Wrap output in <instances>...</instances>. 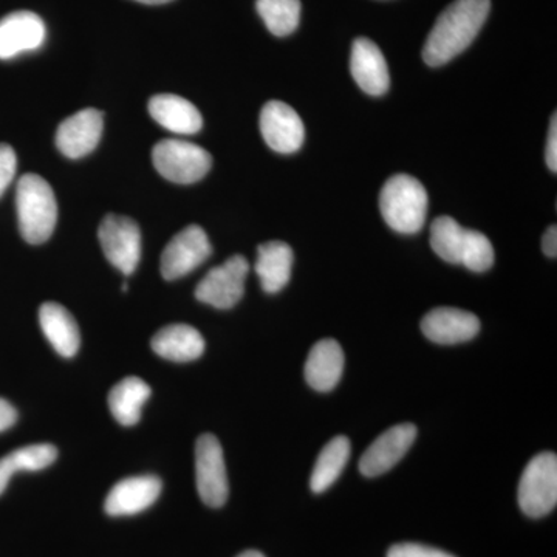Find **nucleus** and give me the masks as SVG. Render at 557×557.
Here are the masks:
<instances>
[{
  "instance_id": "obj_1",
  "label": "nucleus",
  "mask_w": 557,
  "mask_h": 557,
  "mask_svg": "<svg viewBox=\"0 0 557 557\" xmlns=\"http://www.w3.org/2000/svg\"><path fill=\"white\" fill-rule=\"evenodd\" d=\"M491 0H456L429 33L423 60L431 67L448 64L471 46L485 24Z\"/></svg>"
},
{
  "instance_id": "obj_2",
  "label": "nucleus",
  "mask_w": 557,
  "mask_h": 557,
  "mask_svg": "<svg viewBox=\"0 0 557 557\" xmlns=\"http://www.w3.org/2000/svg\"><path fill=\"white\" fill-rule=\"evenodd\" d=\"M431 247L445 262L463 265L474 273L493 267L494 248L485 234L463 228L457 220L443 215L431 225Z\"/></svg>"
},
{
  "instance_id": "obj_3",
  "label": "nucleus",
  "mask_w": 557,
  "mask_h": 557,
  "mask_svg": "<svg viewBox=\"0 0 557 557\" xmlns=\"http://www.w3.org/2000/svg\"><path fill=\"white\" fill-rule=\"evenodd\" d=\"M17 219L25 242L40 245L50 239L58 222V203L47 180L25 174L17 183Z\"/></svg>"
},
{
  "instance_id": "obj_4",
  "label": "nucleus",
  "mask_w": 557,
  "mask_h": 557,
  "mask_svg": "<svg viewBox=\"0 0 557 557\" xmlns=\"http://www.w3.org/2000/svg\"><path fill=\"white\" fill-rule=\"evenodd\" d=\"M428 207L426 189L412 175H394L381 189V214L387 225L399 234L420 233L426 223Z\"/></svg>"
},
{
  "instance_id": "obj_5",
  "label": "nucleus",
  "mask_w": 557,
  "mask_h": 557,
  "mask_svg": "<svg viewBox=\"0 0 557 557\" xmlns=\"http://www.w3.org/2000/svg\"><path fill=\"white\" fill-rule=\"evenodd\" d=\"M518 498L520 509L528 518L549 515L557 504V457L542 453L531 458L520 479Z\"/></svg>"
},
{
  "instance_id": "obj_6",
  "label": "nucleus",
  "mask_w": 557,
  "mask_h": 557,
  "mask_svg": "<svg viewBox=\"0 0 557 557\" xmlns=\"http://www.w3.org/2000/svg\"><path fill=\"white\" fill-rule=\"evenodd\" d=\"M152 161L160 175L178 185L200 182L212 166L208 150L183 139L160 141L152 150Z\"/></svg>"
},
{
  "instance_id": "obj_7",
  "label": "nucleus",
  "mask_w": 557,
  "mask_h": 557,
  "mask_svg": "<svg viewBox=\"0 0 557 557\" xmlns=\"http://www.w3.org/2000/svg\"><path fill=\"white\" fill-rule=\"evenodd\" d=\"M197 491L205 505L222 508L228 500L230 485L225 457L218 437L200 435L196 445Z\"/></svg>"
},
{
  "instance_id": "obj_8",
  "label": "nucleus",
  "mask_w": 557,
  "mask_h": 557,
  "mask_svg": "<svg viewBox=\"0 0 557 557\" xmlns=\"http://www.w3.org/2000/svg\"><path fill=\"white\" fill-rule=\"evenodd\" d=\"M98 237L102 252L116 270L126 276L137 270L141 258V231L135 220L126 215H106L98 230Z\"/></svg>"
},
{
  "instance_id": "obj_9",
  "label": "nucleus",
  "mask_w": 557,
  "mask_h": 557,
  "mask_svg": "<svg viewBox=\"0 0 557 557\" xmlns=\"http://www.w3.org/2000/svg\"><path fill=\"white\" fill-rule=\"evenodd\" d=\"M249 263L244 256H233L222 265L209 271L196 288V298L219 310H230L240 302Z\"/></svg>"
},
{
  "instance_id": "obj_10",
  "label": "nucleus",
  "mask_w": 557,
  "mask_h": 557,
  "mask_svg": "<svg viewBox=\"0 0 557 557\" xmlns=\"http://www.w3.org/2000/svg\"><path fill=\"white\" fill-rule=\"evenodd\" d=\"M211 255L212 245L208 234L201 226L190 225L175 234L174 239L164 248L160 263L161 276L166 281L188 276L207 262Z\"/></svg>"
},
{
  "instance_id": "obj_11",
  "label": "nucleus",
  "mask_w": 557,
  "mask_h": 557,
  "mask_svg": "<svg viewBox=\"0 0 557 557\" xmlns=\"http://www.w3.org/2000/svg\"><path fill=\"white\" fill-rule=\"evenodd\" d=\"M260 132L267 145L278 153L298 152L306 127L296 110L282 101H270L260 112Z\"/></svg>"
},
{
  "instance_id": "obj_12",
  "label": "nucleus",
  "mask_w": 557,
  "mask_h": 557,
  "mask_svg": "<svg viewBox=\"0 0 557 557\" xmlns=\"http://www.w3.org/2000/svg\"><path fill=\"white\" fill-rule=\"evenodd\" d=\"M417 438V428L412 423L397 424L380 435L359 460V471L366 478H379L391 471L406 456Z\"/></svg>"
},
{
  "instance_id": "obj_13",
  "label": "nucleus",
  "mask_w": 557,
  "mask_h": 557,
  "mask_svg": "<svg viewBox=\"0 0 557 557\" xmlns=\"http://www.w3.org/2000/svg\"><path fill=\"white\" fill-rule=\"evenodd\" d=\"M104 123L97 109H83L62 121L57 132V146L62 156L78 160L89 156L100 143Z\"/></svg>"
},
{
  "instance_id": "obj_14",
  "label": "nucleus",
  "mask_w": 557,
  "mask_h": 557,
  "mask_svg": "<svg viewBox=\"0 0 557 557\" xmlns=\"http://www.w3.org/2000/svg\"><path fill=\"white\" fill-rule=\"evenodd\" d=\"M421 330L432 343L456 346V344L468 343L479 335L480 321L471 311L438 307L429 311L423 318Z\"/></svg>"
},
{
  "instance_id": "obj_15",
  "label": "nucleus",
  "mask_w": 557,
  "mask_h": 557,
  "mask_svg": "<svg viewBox=\"0 0 557 557\" xmlns=\"http://www.w3.org/2000/svg\"><path fill=\"white\" fill-rule=\"evenodd\" d=\"M163 483L157 475H137L121 480L106 497L104 509L112 518L146 511L160 497Z\"/></svg>"
},
{
  "instance_id": "obj_16",
  "label": "nucleus",
  "mask_w": 557,
  "mask_h": 557,
  "mask_svg": "<svg viewBox=\"0 0 557 557\" xmlns=\"http://www.w3.org/2000/svg\"><path fill=\"white\" fill-rule=\"evenodd\" d=\"M46 24L32 11H16L0 21V60L38 50L46 40Z\"/></svg>"
},
{
  "instance_id": "obj_17",
  "label": "nucleus",
  "mask_w": 557,
  "mask_h": 557,
  "mask_svg": "<svg viewBox=\"0 0 557 557\" xmlns=\"http://www.w3.org/2000/svg\"><path fill=\"white\" fill-rule=\"evenodd\" d=\"M351 76L366 94L381 97L391 86L386 58L380 47L368 38H358L351 47Z\"/></svg>"
},
{
  "instance_id": "obj_18",
  "label": "nucleus",
  "mask_w": 557,
  "mask_h": 557,
  "mask_svg": "<svg viewBox=\"0 0 557 557\" xmlns=\"http://www.w3.org/2000/svg\"><path fill=\"white\" fill-rule=\"evenodd\" d=\"M149 113L164 129L178 135H194L203 127L199 109L178 95H156L150 98Z\"/></svg>"
},
{
  "instance_id": "obj_19",
  "label": "nucleus",
  "mask_w": 557,
  "mask_h": 557,
  "mask_svg": "<svg viewBox=\"0 0 557 557\" xmlns=\"http://www.w3.org/2000/svg\"><path fill=\"white\" fill-rule=\"evenodd\" d=\"M343 370V347L335 339H322L311 347L304 372L314 391L330 392L339 383Z\"/></svg>"
},
{
  "instance_id": "obj_20",
  "label": "nucleus",
  "mask_w": 557,
  "mask_h": 557,
  "mask_svg": "<svg viewBox=\"0 0 557 557\" xmlns=\"http://www.w3.org/2000/svg\"><path fill=\"white\" fill-rule=\"evenodd\" d=\"M39 324L51 347L64 358L78 354L81 335L75 318L65 307L57 302H46L39 309Z\"/></svg>"
},
{
  "instance_id": "obj_21",
  "label": "nucleus",
  "mask_w": 557,
  "mask_h": 557,
  "mask_svg": "<svg viewBox=\"0 0 557 557\" xmlns=\"http://www.w3.org/2000/svg\"><path fill=\"white\" fill-rule=\"evenodd\" d=\"M159 357L174 362L196 361L205 354V339L199 330L188 324H172L161 329L150 341Z\"/></svg>"
},
{
  "instance_id": "obj_22",
  "label": "nucleus",
  "mask_w": 557,
  "mask_h": 557,
  "mask_svg": "<svg viewBox=\"0 0 557 557\" xmlns=\"http://www.w3.org/2000/svg\"><path fill=\"white\" fill-rule=\"evenodd\" d=\"M293 260V249L285 242L274 240L260 245L255 270L263 292L274 295L287 287L292 278Z\"/></svg>"
},
{
  "instance_id": "obj_23",
  "label": "nucleus",
  "mask_w": 557,
  "mask_h": 557,
  "mask_svg": "<svg viewBox=\"0 0 557 557\" xmlns=\"http://www.w3.org/2000/svg\"><path fill=\"white\" fill-rule=\"evenodd\" d=\"M149 384L137 376H129L120 381L109 394V408L113 418L123 426H135L141 418V410L148 401Z\"/></svg>"
},
{
  "instance_id": "obj_24",
  "label": "nucleus",
  "mask_w": 557,
  "mask_h": 557,
  "mask_svg": "<svg viewBox=\"0 0 557 557\" xmlns=\"http://www.w3.org/2000/svg\"><path fill=\"white\" fill-rule=\"evenodd\" d=\"M58 458V449L53 445L24 446L0 458V496L5 493L11 478L17 472H36L49 468Z\"/></svg>"
},
{
  "instance_id": "obj_25",
  "label": "nucleus",
  "mask_w": 557,
  "mask_h": 557,
  "mask_svg": "<svg viewBox=\"0 0 557 557\" xmlns=\"http://www.w3.org/2000/svg\"><path fill=\"white\" fill-rule=\"evenodd\" d=\"M350 440L344 435L330 440L319 454L317 465L311 472L310 486L313 493H324L339 479L350 458Z\"/></svg>"
},
{
  "instance_id": "obj_26",
  "label": "nucleus",
  "mask_w": 557,
  "mask_h": 557,
  "mask_svg": "<svg viewBox=\"0 0 557 557\" xmlns=\"http://www.w3.org/2000/svg\"><path fill=\"white\" fill-rule=\"evenodd\" d=\"M259 16L274 36L284 38L298 28L300 21V0H258Z\"/></svg>"
},
{
  "instance_id": "obj_27",
  "label": "nucleus",
  "mask_w": 557,
  "mask_h": 557,
  "mask_svg": "<svg viewBox=\"0 0 557 557\" xmlns=\"http://www.w3.org/2000/svg\"><path fill=\"white\" fill-rule=\"evenodd\" d=\"M387 557H456L449 555V553L443 552V549L428 547L423 544H412V542H406V544H397L391 547L387 552Z\"/></svg>"
},
{
  "instance_id": "obj_28",
  "label": "nucleus",
  "mask_w": 557,
  "mask_h": 557,
  "mask_svg": "<svg viewBox=\"0 0 557 557\" xmlns=\"http://www.w3.org/2000/svg\"><path fill=\"white\" fill-rule=\"evenodd\" d=\"M17 159L10 145H0V197L3 196L14 175H16Z\"/></svg>"
},
{
  "instance_id": "obj_29",
  "label": "nucleus",
  "mask_w": 557,
  "mask_h": 557,
  "mask_svg": "<svg viewBox=\"0 0 557 557\" xmlns=\"http://www.w3.org/2000/svg\"><path fill=\"white\" fill-rule=\"evenodd\" d=\"M545 157H547V164L549 171H557V119L556 113L553 115L552 124H549L547 150H545Z\"/></svg>"
},
{
  "instance_id": "obj_30",
  "label": "nucleus",
  "mask_w": 557,
  "mask_h": 557,
  "mask_svg": "<svg viewBox=\"0 0 557 557\" xmlns=\"http://www.w3.org/2000/svg\"><path fill=\"white\" fill-rule=\"evenodd\" d=\"M17 420V412L7 399L0 398V432L9 431Z\"/></svg>"
},
{
  "instance_id": "obj_31",
  "label": "nucleus",
  "mask_w": 557,
  "mask_h": 557,
  "mask_svg": "<svg viewBox=\"0 0 557 557\" xmlns=\"http://www.w3.org/2000/svg\"><path fill=\"white\" fill-rule=\"evenodd\" d=\"M542 249L548 258H556L557 256V228L556 225L549 226L547 233L544 234L542 239Z\"/></svg>"
},
{
  "instance_id": "obj_32",
  "label": "nucleus",
  "mask_w": 557,
  "mask_h": 557,
  "mask_svg": "<svg viewBox=\"0 0 557 557\" xmlns=\"http://www.w3.org/2000/svg\"><path fill=\"white\" fill-rule=\"evenodd\" d=\"M137 2L146 3V5H163L172 0H137Z\"/></svg>"
},
{
  "instance_id": "obj_33",
  "label": "nucleus",
  "mask_w": 557,
  "mask_h": 557,
  "mask_svg": "<svg viewBox=\"0 0 557 557\" xmlns=\"http://www.w3.org/2000/svg\"><path fill=\"white\" fill-rule=\"evenodd\" d=\"M237 557H265L260 552H256V549H248V552L242 553V555Z\"/></svg>"
},
{
  "instance_id": "obj_34",
  "label": "nucleus",
  "mask_w": 557,
  "mask_h": 557,
  "mask_svg": "<svg viewBox=\"0 0 557 557\" xmlns=\"http://www.w3.org/2000/svg\"><path fill=\"white\" fill-rule=\"evenodd\" d=\"M121 289H123V292H127V289H129V285L123 284V288H121Z\"/></svg>"
}]
</instances>
